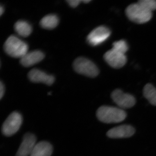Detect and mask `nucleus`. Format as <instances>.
<instances>
[{"mask_svg":"<svg viewBox=\"0 0 156 156\" xmlns=\"http://www.w3.org/2000/svg\"><path fill=\"white\" fill-rule=\"evenodd\" d=\"M96 116L98 119L102 122L116 123L124 121L127 114L122 109L114 107L102 106L98 109Z\"/></svg>","mask_w":156,"mask_h":156,"instance_id":"1","label":"nucleus"},{"mask_svg":"<svg viewBox=\"0 0 156 156\" xmlns=\"http://www.w3.org/2000/svg\"><path fill=\"white\" fill-rule=\"evenodd\" d=\"M4 48L9 56L20 58L28 52V46L16 36L11 35L6 40Z\"/></svg>","mask_w":156,"mask_h":156,"instance_id":"2","label":"nucleus"},{"mask_svg":"<svg viewBox=\"0 0 156 156\" xmlns=\"http://www.w3.org/2000/svg\"><path fill=\"white\" fill-rule=\"evenodd\" d=\"M126 13L130 20L140 24L149 21L152 17V12L146 10L137 3L128 6Z\"/></svg>","mask_w":156,"mask_h":156,"instance_id":"3","label":"nucleus"},{"mask_svg":"<svg viewBox=\"0 0 156 156\" xmlns=\"http://www.w3.org/2000/svg\"><path fill=\"white\" fill-rule=\"evenodd\" d=\"M73 68L78 73L89 77H95L99 74V70L95 63L85 57L76 58L73 62Z\"/></svg>","mask_w":156,"mask_h":156,"instance_id":"4","label":"nucleus"},{"mask_svg":"<svg viewBox=\"0 0 156 156\" xmlns=\"http://www.w3.org/2000/svg\"><path fill=\"white\" fill-rule=\"evenodd\" d=\"M23 122L21 115L17 112H14L9 115L3 123L2 133L5 136H12L19 130Z\"/></svg>","mask_w":156,"mask_h":156,"instance_id":"5","label":"nucleus"},{"mask_svg":"<svg viewBox=\"0 0 156 156\" xmlns=\"http://www.w3.org/2000/svg\"><path fill=\"white\" fill-rule=\"evenodd\" d=\"M111 34L110 30L106 27H98L89 34L87 37V41L91 46H98L105 42Z\"/></svg>","mask_w":156,"mask_h":156,"instance_id":"6","label":"nucleus"},{"mask_svg":"<svg viewBox=\"0 0 156 156\" xmlns=\"http://www.w3.org/2000/svg\"><path fill=\"white\" fill-rule=\"evenodd\" d=\"M111 97L115 103L122 108H130L136 103L135 98L133 95L124 93L119 89H115L112 92Z\"/></svg>","mask_w":156,"mask_h":156,"instance_id":"7","label":"nucleus"},{"mask_svg":"<svg viewBox=\"0 0 156 156\" xmlns=\"http://www.w3.org/2000/svg\"><path fill=\"white\" fill-rule=\"evenodd\" d=\"M105 60L112 67L116 69L121 68L125 66L127 62V57L123 54L115 50H109L104 56Z\"/></svg>","mask_w":156,"mask_h":156,"instance_id":"8","label":"nucleus"},{"mask_svg":"<svg viewBox=\"0 0 156 156\" xmlns=\"http://www.w3.org/2000/svg\"><path fill=\"white\" fill-rule=\"evenodd\" d=\"M37 138L34 134L26 133L23 136V140L15 156H30L36 144Z\"/></svg>","mask_w":156,"mask_h":156,"instance_id":"9","label":"nucleus"},{"mask_svg":"<svg viewBox=\"0 0 156 156\" xmlns=\"http://www.w3.org/2000/svg\"><path fill=\"white\" fill-rule=\"evenodd\" d=\"M28 78L33 83H42L51 86L55 81L53 76L48 75L38 69H33L29 73Z\"/></svg>","mask_w":156,"mask_h":156,"instance_id":"10","label":"nucleus"},{"mask_svg":"<svg viewBox=\"0 0 156 156\" xmlns=\"http://www.w3.org/2000/svg\"><path fill=\"white\" fill-rule=\"evenodd\" d=\"M135 130L132 126L123 125L109 130L107 133V135L112 138H126L132 136Z\"/></svg>","mask_w":156,"mask_h":156,"instance_id":"11","label":"nucleus"},{"mask_svg":"<svg viewBox=\"0 0 156 156\" xmlns=\"http://www.w3.org/2000/svg\"><path fill=\"white\" fill-rule=\"evenodd\" d=\"M44 57V54L40 50L28 52L20 58V64L24 67H30L41 61Z\"/></svg>","mask_w":156,"mask_h":156,"instance_id":"12","label":"nucleus"},{"mask_svg":"<svg viewBox=\"0 0 156 156\" xmlns=\"http://www.w3.org/2000/svg\"><path fill=\"white\" fill-rule=\"evenodd\" d=\"M53 151V146L50 143L40 141L36 144L30 156H50Z\"/></svg>","mask_w":156,"mask_h":156,"instance_id":"13","label":"nucleus"},{"mask_svg":"<svg viewBox=\"0 0 156 156\" xmlns=\"http://www.w3.org/2000/svg\"><path fill=\"white\" fill-rule=\"evenodd\" d=\"M14 28L19 35L24 37H28L32 31L31 26L25 20L17 21L14 24Z\"/></svg>","mask_w":156,"mask_h":156,"instance_id":"14","label":"nucleus"},{"mask_svg":"<svg viewBox=\"0 0 156 156\" xmlns=\"http://www.w3.org/2000/svg\"><path fill=\"white\" fill-rule=\"evenodd\" d=\"M59 19L57 15L50 14L46 15L43 17L40 24L42 28L45 29L52 30L56 28L58 25Z\"/></svg>","mask_w":156,"mask_h":156,"instance_id":"15","label":"nucleus"},{"mask_svg":"<svg viewBox=\"0 0 156 156\" xmlns=\"http://www.w3.org/2000/svg\"><path fill=\"white\" fill-rule=\"evenodd\" d=\"M143 94L151 104L156 105V89L152 84L146 85L144 88Z\"/></svg>","mask_w":156,"mask_h":156,"instance_id":"16","label":"nucleus"},{"mask_svg":"<svg viewBox=\"0 0 156 156\" xmlns=\"http://www.w3.org/2000/svg\"><path fill=\"white\" fill-rule=\"evenodd\" d=\"M113 50L125 54L128 50V46L127 42L124 40L116 41L113 44Z\"/></svg>","mask_w":156,"mask_h":156,"instance_id":"17","label":"nucleus"},{"mask_svg":"<svg viewBox=\"0 0 156 156\" xmlns=\"http://www.w3.org/2000/svg\"><path fill=\"white\" fill-rule=\"evenodd\" d=\"M137 3L146 10L151 12L156 10L155 0H140Z\"/></svg>","mask_w":156,"mask_h":156,"instance_id":"18","label":"nucleus"},{"mask_svg":"<svg viewBox=\"0 0 156 156\" xmlns=\"http://www.w3.org/2000/svg\"><path fill=\"white\" fill-rule=\"evenodd\" d=\"M82 2V1H80V0H68V1H67L68 4L72 8H76V7H77Z\"/></svg>","mask_w":156,"mask_h":156,"instance_id":"19","label":"nucleus"},{"mask_svg":"<svg viewBox=\"0 0 156 156\" xmlns=\"http://www.w3.org/2000/svg\"><path fill=\"white\" fill-rule=\"evenodd\" d=\"M5 92V87L4 84L1 82L0 83V98L2 99L4 96Z\"/></svg>","mask_w":156,"mask_h":156,"instance_id":"20","label":"nucleus"},{"mask_svg":"<svg viewBox=\"0 0 156 156\" xmlns=\"http://www.w3.org/2000/svg\"><path fill=\"white\" fill-rule=\"evenodd\" d=\"M4 12V9L3 8L2 6L1 5V7H0V14H1V15H2V14H3Z\"/></svg>","mask_w":156,"mask_h":156,"instance_id":"21","label":"nucleus"},{"mask_svg":"<svg viewBox=\"0 0 156 156\" xmlns=\"http://www.w3.org/2000/svg\"><path fill=\"white\" fill-rule=\"evenodd\" d=\"M90 1H89V0H84V1H82V2H83L85 3V4H87V3H88L89 2H90Z\"/></svg>","mask_w":156,"mask_h":156,"instance_id":"22","label":"nucleus"}]
</instances>
